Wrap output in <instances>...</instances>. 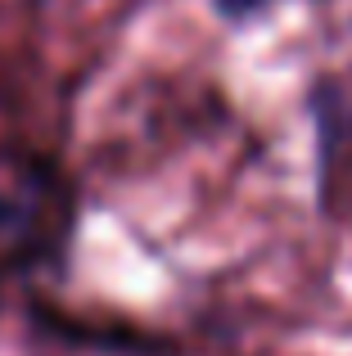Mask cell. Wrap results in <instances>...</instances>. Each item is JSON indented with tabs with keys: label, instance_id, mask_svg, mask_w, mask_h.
<instances>
[{
	"label": "cell",
	"instance_id": "6da1fadb",
	"mask_svg": "<svg viewBox=\"0 0 352 356\" xmlns=\"http://www.w3.org/2000/svg\"><path fill=\"white\" fill-rule=\"evenodd\" d=\"M257 5H266V0H217V9L226 18H244V14H253Z\"/></svg>",
	"mask_w": 352,
	"mask_h": 356
},
{
	"label": "cell",
	"instance_id": "7a4b0ae2",
	"mask_svg": "<svg viewBox=\"0 0 352 356\" xmlns=\"http://www.w3.org/2000/svg\"><path fill=\"white\" fill-rule=\"evenodd\" d=\"M0 221H5V203H0Z\"/></svg>",
	"mask_w": 352,
	"mask_h": 356
}]
</instances>
